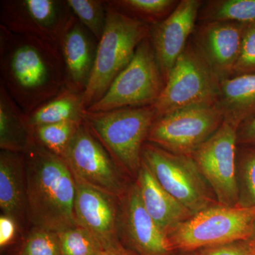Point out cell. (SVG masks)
I'll use <instances>...</instances> for the list:
<instances>
[{"label":"cell","mask_w":255,"mask_h":255,"mask_svg":"<svg viewBox=\"0 0 255 255\" xmlns=\"http://www.w3.org/2000/svg\"><path fill=\"white\" fill-rule=\"evenodd\" d=\"M63 159L74 176L92 187L119 198L127 192L122 169L83 122Z\"/></svg>","instance_id":"cell-12"},{"label":"cell","mask_w":255,"mask_h":255,"mask_svg":"<svg viewBox=\"0 0 255 255\" xmlns=\"http://www.w3.org/2000/svg\"><path fill=\"white\" fill-rule=\"evenodd\" d=\"M77 19L100 41L107 21L106 0H67Z\"/></svg>","instance_id":"cell-26"},{"label":"cell","mask_w":255,"mask_h":255,"mask_svg":"<svg viewBox=\"0 0 255 255\" xmlns=\"http://www.w3.org/2000/svg\"><path fill=\"white\" fill-rule=\"evenodd\" d=\"M77 224L91 233L104 249L121 244V198L87 184L74 176Z\"/></svg>","instance_id":"cell-14"},{"label":"cell","mask_w":255,"mask_h":255,"mask_svg":"<svg viewBox=\"0 0 255 255\" xmlns=\"http://www.w3.org/2000/svg\"><path fill=\"white\" fill-rule=\"evenodd\" d=\"M157 119L153 105L107 112L83 110L82 122L103 145L121 169L138 174L142 149Z\"/></svg>","instance_id":"cell-3"},{"label":"cell","mask_w":255,"mask_h":255,"mask_svg":"<svg viewBox=\"0 0 255 255\" xmlns=\"http://www.w3.org/2000/svg\"><path fill=\"white\" fill-rule=\"evenodd\" d=\"M238 207H255V147H248L238 155Z\"/></svg>","instance_id":"cell-27"},{"label":"cell","mask_w":255,"mask_h":255,"mask_svg":"<svg viewBox=\"0 0 255 255\" xmlns=\"http://www.w3.org/2000/svg\"><path fill=\"white\" fill-rule=\"evenodd\" d=\"M31 140L27 115L0 83V148L23 152Z\"/></svg>","instance_id":"cell-21"},{"label":"cell","mask_w":255,"mask_h":255,"mask_svg":"<svg viewBox=\"0 0 255 255\" xmlns=\"http://www.w3.org/2000/svg\"><path fill=\"white\" fill-rule=\"evenodd\" d=\"M237 142L238 145L255 147V117L238 128Z\"/></svg>","instance_id":"cell-33"},{"label":"cell","mask_w":255,"mask_h":255,"mask_svg":"<svg viewBox=\"0 0 255 255\" xmlns=\"http://www.w3.org/2000/svg\"></svg>","instance_id":"cell-38"},{"label":"cell","mask_w":255,"mask_h":255,"mask_svg":"<svg viewBox=\"0 0 255 255\" xmlns=\"http://www.w3.org/2000/svg\"><path fill=\"white\" fill-rule=\"evenodd\" d=\"M199 18L204 23L230 21L255 22V0H212L201 6Z\"/></svg>","instance_id":"cell-23"},{"label":"cell","mask_w":255,"mask_h":255,"mask_svg":"<svg viewBox=\"0 0 255 255\" xmlns=\"http://www.w3.org/2000/svg\"><path fill=\"white\" fill-rule=\"evenodd\" d=\"M0 208L19 224L26 216V186L23 152H0Z\"/></svg>","instance_id":"cell-19"},{"label":"cell","mask_w":255,"mask_h":255,"mask_svg":"<svg viewBox=\"0 0 255 255\" xmlns=\"http://www.w3.org/2000/svg\"><path fill=\"white\" fill-rule=\"evenodd\" d=\"M81 122H65L31 129L33 141L63 158Z\"/></svg>","instance_id":"cell-25"},{"label":"cell","mask_w":255,"mask_h":255,"mask_svg":"<svg viewBox=\"0 0 255 255\" xmlns=\"http://www.w3.org/2000/svg\"><path fill=\"white\" fill-rule=\"evenodd\" d=\"M216 106L223 122L236 130L242 124L255 118V74L221 80Z\"/></svg>","instance_id":"cell-20"},{"label":"cell","mask_w":255,"mask_h":255,"mask_svg":"<svg viewBox=\"0 0 255 255\" xmlns=\"http://www.w3.org/2000/svg\"><path fill=\"white\" fill-rule=\"evenodd\" d=\"M142 162L159 184L193 214L211 207V187L191 156L147 143L142 147Z\"/></svg>","instance_id":"cell-9"},{"label":"cell","mask_w":255,"mask_h":255,"mask_svg":"<svg viewBox=\"0 0 255 255\" xmlns=\"http://www.w3.org/2000/svg\"><path fill=\"white\" fill-rule=\"evenodd\" d=\"M248 241H251V243H253V244L255 245V223L254 225V228H253V233H252L251 237L250 238V239L248 240Z\"/></svg>","instance_id":"cell-35"},{"label":"cell","mask_w":255,"mask_h":255,"mask_svg":"<svg viewBox=\"0 0 255 255\" xmlns=\"http://www.w3.org/2000/svg\"><path fill=\"white\" fill-rule=\"evenodd\" d=\"M107 6L153 26L170 14L179 1L173 0H106Z\"/></svg>","instance_id":"cell-24"},{"label":"cell","mask_w":255,"mask_h":255,"mask_svg":"<svg viewBox=\"0 0 255 255\" xmlns=\"http://www.w3.org/2000/svg\"><path fill=\"white\" fill-rule=\"evenodd\" d=\"M202 4L199 0H182L170 14L151 28L149 38L164 82L189 43Z\"/></svg>","instance_id":"cell-15"},{"label":"cell","mask_w":255,"mask_h":255,"mask_svg":"<svg viewBox=\"0 0 255 255\" xmlns=\"http://www.w3.org/2000/svg\"><path fill=\"white\" fill-rule=\"evenodd\" d=\"M0 83L29 115L65 88L60 47L0 26Z\"/></svg>","instance_id":"cell-1"},{"label":"cell","mask_w":255,"mask_h":255,"mask_svg":"<svg viewBox=\"0 0 255 255\" xmlns=\"http://www.w3.org/2000/svg\"><path fill=\"white\" fill-rule=\"evenodd\" d=\"M82 95L64 88L58 95L27 116L31 130L41 126L65 122H82Z\"/></svg>","instance_id":"cell-22"},{"label":"cell","mask_w":255,"mask_h":255,"mask_svg":"<svg viewBox=\"0 0 255 255\" xmlns=\"http://www.w3.org/2000/svg\"><path fill=\"white\" fill-rule=\"evenodd\" d=\"M165 82L149 36L140 43L128 65L112 82L107 93L90 112L153 105Z\"/></svg>","instance_id":"cell-7"},{"label":"cell","mask_w":255,"mask_h":255,"mask_svg":"<svg viewBox=\"0 0 255 255\" xmlns=\"http://www.w3.org/2000/svg\"><path fill=\"white\" fill-rule=\"evenodd\" d=\"M17 255H62L58 233L33 227Z\"/></svg>","instance_id":"cell-29"},{"label":"cell","mask_w":255,"mask_h":255,"mask_svg":"<svg viewBox=\"0 0 255 255\" xmlns=\"http://www.w3.org/2000/svg\"><path fill=\"white\" fill-rule=\"evenodd\" d=\"M246 25L230 21L206 22L195 31L193 43L221 80L232 76Z\"/></svg>","instance_id":"cell-16"},{"label":"cell","mask_w":255,"mask_h":255,"mask_svg":"<svg viewBox=\"0 0 255 255\" xmlns=\"http://www.w3.org/2000/svg\"><path fill=\"white\" fill-rule=\"evenodd\" d=\"M251 242V241H250ZM252 243V245H253V251H254V255H255V244H253V243Z\"/></svg>","instance_id":"cell-37"},{"label":"cell","mask_w":255,"mask_h":255,"mask_svg":"<svg viewBox=\"0 0 255 255\" xmlns=\"http://www.w3.org/2000/svg\"><path fill=\"white\" fill-rule=\"evenodd\" d=\"M62 255H98L103 247L85 228H68L58 233Z\"/></svg>","instance_id":"cell-28"},{"label":"cell","mask_w":255,"mask_h":255,"mask_svg":"<svg viewBox=\"0 0 255 255\" xmlns=\"http://www.w3.org/2000/svg\"><path fill=\"white\" fill-rule=\"evenodd\" d=\"M23 154L28 221L55 233L78 226L75 178L65 160L33 139Z\"/></svg>","instance_id":"cell-2"},{"label":"cell","mask_w":255,"mask_h":255,"mask_svg":"<svg viewBox=\"0 0 255 255\" xmlns=\"http://www.w3.org/2000/svg\"><path fill=\"white\" fill-rule=\"evenodd\" d=\"M107 21L98 43L95 67L82 95L85 110H88L107 93L114 80L132 60L137 46L149 36L152 26L107 4Z\"/></svg>","instance_id":"cell-4"},{"label":"cell","mask_w":255,"mask_h":255,"mask_svg":"<svg viewBox=\"0 0 255 255\" xmlns=\"http://www.w3.org/2000/svg\"><path fill=\"white\" fill-rule=\"evenodd\" d=\"M237 130L223 122L193 154L198 168L214 191L220 205L235 207L239 200L236 174Z\"/></svg>","instance_id":"cell-11"},{"label":"cell","mask_w":255,"mask_h":255,"mask_svg":"<svg viewBox=\"0 0 255 255\" xmlns=\"http://www.w3.org/2000/svg\"><path fill=\"white\" fill-rule=\"evenodd\" d=\"M135 183L146 211L166 234L194 216L159 184L142 162Z\"/></svg>","instance_id":"cell-18"},{"label":"cell","mask_w":255,"mask_h":255,"mask_svg":"<svg viewBox=\"0 0 255 255\" xmlns=\"http://www.w3.org/2000/svg\"><path fill=\"white\" fill-rule=\"evenodd\" d=\"M221 79L189 42L171 70L165 85L153 106L157 117L199 104H216Z\"/></svg>","instance_id":"cell-6"},{"label":"cell","mask_w":255,"mask_h":255,"mask_svg":"<svg viewBox=\"0 0 255 255\" xmlns=\"http://www.w3.org/2000/svg\"><path fill=\"white\" fill-rule=\"evenodd\" d=\"M250 74H255V22L248 23L245 28L239 55L231 77Z\"/></svg>","instance_id":"cell-30"},{"label":"cell","mask_w":255,"mask_h":255,"mask_svg":"<svg viewBox=\"0 0 255 255\" xmlns=\"http://www.w3.org/2000/svg\"><path fill=\"white\" fill-rule=\"evenodd\" d=\"M199 252L202 255H254L253 245L248 240L210 247Z\"/></svg>","instance_id":"cell-31"},{"label":"cell","mask_w":255,"mask_h":255,"mask_svg":"<svg viewBox=\"0 0 255 255\" xmlns=\"http://www.w3.org/2000/svg\"><path fill=\"white\" fill-rule=\"evenodd\" d=\"M75 18L67 0L0 1V26L13 33L36 36L59 47Z\"/></svg>","instance_id":"cell-10"},{"label":"cell","mask_w":255,"mask_h":255,"mask_svg":"<svg viewBox=\"0 0 255 255\" xmlns=\"http://www.w3.org/2000/svg\"><path fill=\"white\" fill-rule=\"evenodd\" d=\"M17 223L12 218L1 215L0 216V247L3 249L14 242L17 231Z\"/></svg>","instance_id":"cell-32"},{"label":"cell","mask_w":255,"mask_h":255,"mask_svg":"<svg viewBox=\"0 0 255 255\" xmlns=\"http://www.w3.org/2000/svg\"><path fill=\"white\" fill-rule=\"evenodd\" d=\"M98 43L77 18H74L60 44L65 68V88L83 95L95 67Z\"/></svg>","instance_id":"cell-17"},{"label":"cell","mask_w":255,"mask_h":255,"mask_svg":"<svg viewBox=\"0 0 255 255\" xmlns=\"http://www.w3.org/2000/svg\"><path fill=\"white\" fill-rule=\"evenodd\" d=\"M196 251H194V254H192L193 251L192 252H186V253H187V255H202L201 254L200 252H199V253H196ZM174 255H175V254H174Z\"/></svg>","instance_id":"cell-36"},{"label":"cell","mask_w":255,"mask_h":255,"mask_svg":"<svg viewBox=\"0 0 255 255\" xmlns=\"http://www.w3.org/2000/svg\"><path fill=\"white\" fill-rule=\"evenodd\" d=\"M223 123L216 104H199L157 117L147 140L177 155L191 156Z\"/></svg>","instance_id":"cell-8"},{"label":"cell","mask_w":255,"mask_h":255,"mask_svg":"<svg viewBox=\"0 0 255 255\" xmlns=\"http://www.w3.org/2000/svg\"><path fill=\"white\" fill-rule=\"evenodd\" d=\"M255 223V207L211 206L167 233L174 251L192 252L248 241Z\"/></svg>","instance_id":"cell-5"},{"label":"cell","mask_w":255,"mask_h":255,"mask_svg":"<svg viewBox=\"0 0 255 255\" xmlns=\"http://www.w3.org/2000/svg\"><path fill=\"white\" fill-rule=\"evenodd\" d=\"M121 245L129 255H174L167 235L142 204L136 183L121 198Z\"/></svg>","instance_id":"cell-13"},{"label":"cell","mask_w":255,"mask_h":255,"mask_svg":"<svg viewBox=\"0 0 255 255\" xmlns=\"http://www.w3.org/2000/svg\"><path fill=\"white\" fill-rule=\"evenodd\" d=\"M98 255H129L122 245L110 247L102 250Z\"/></svg>","instance_id":"cell-34"}]
</instances>
